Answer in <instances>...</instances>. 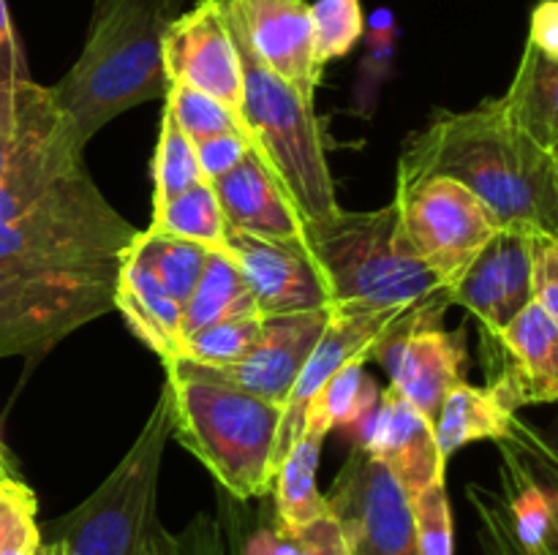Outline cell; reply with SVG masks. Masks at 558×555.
I'll return each mask as SVG.
<instances>
[{"label":"cell","instance_id":"33","mask_svg":"<svg viewBox=\"0 0 558 555\" xmlns=\"http://www.w3.org/2000/svg\"><path fill=\"white\" fill-rule=\"evenodd\" d=\"M316 63L325 69L330 60L343 58L365 36V16L360 0H316L311 3Z\"/></svg>","mask_w":558,"mask_h":555},{"label":"cell","instance_id":"20","mask_svg":"<svg viewBox=\"0 0 558 555\" xmlns=\"http://www.w3.org/2000/svg\"><path fill=\"white\" fill-rule=\"evenodd\" d=\"M227 229L267 239V243L305 248V226L270 169L254 150L227 174L213 180Z\"/></svg>","mask_w":558,"mask_h":555},{"label":"cell","instance_id":"41","mask_svg":"<svg viewBox=\"0 0 558 555\" xmlns=\"http://www.w3.org/2000/svg\"><path fill=\"white\" fill-rule=\"evenodd\" d=\"M534 49H539L548 58L558 60V3L556 0H543L532 11V30L529 41Z\"/></svg>","mask_w":558,"mask_h":555},{"label":"cell","instance_id":"16","mask_svg":"<svg viewBox=\"0 0 558 555\" xmlns=\"http://www.w3.org/2000/svg\"><path fill=\"white\" fill-rule=\"evenodd\" d=\"M227 254L243 272L259 316H287L330 308V288L308 248L267 243L227 229Z\"/></svg>","mask_w":558,"mask_h":555},{"label":"cell","instance_id":"11","mask_svg":"<svg viewBox=\"0 0 558 555\" xmlns=\"http://www.w3.org/2000/svg\"><path fill=\"white\" fill-rule=\"evenodd\" d=\"M423 310V308H420ZM412 310L407 308H354V305H332L330 321L300 368L287 400L281 403V422L276 433V466L294 439L300 435L311 400L325 390L327 381L354 362H368L376 343L385 337L392 324Z\"/></svg>","mask_w":558,"mask_h":555},{"label":"cell","instance_id":"2","mask_svg":"<svg viewBox=\"0 0 558 555\" xmlns=\"http://www.w3.org/2000/svg\"><path fill=\"white\" fill-rule=\"evenodd\" d=\"M441 174L488 205L501 229L558 237V152L523 134L499 98L469 112H436L403 145L398 183Z\"/></svg>","mask_w":558,"mask_h":555},{"label":"cell","instance_id":"36","mask_svg":"<svg viewBox=\"0 0 558 555\" xmlns=\"http://www.w3.org/2000/svg\"><path fill=\"white\" fill-rule=\"evenodd\" d=\"M469 504L474 506L480 517V550L483 555H534L518 542L515 531L510 526V517H507L505 501L499 493L488 490L485 484H469L466 488Z\"/></svg>","mask_w":558,"mask_h":555},{"label":"cell","instance_id":"7","mask_svg":"<svg viewBox=\"0 0 558 555\" xmlns=\"http://www.w3.org/2000/svg\"><path fill=\"white\" fill-rule=\"evenodd\" d=\"M167 395H158L131 449L76 509L49 522L47 536L63 555H145L156 528L158 477L169 439Z\"/></svg>","mask_w":558,"mask_h":555},{"label":"cell","instance_id":"3","mask_svg":"<svg viewBox=\"0 0 558 555\" xmlns=\"http://www.w3.org/2000/svg\"><path fill=\"white\" fill-rule=\"evenodd\" d=\"M183 0H96L85 47L58 85L47 87L54 145L82 158L87 141L129 109L163 98V36Z\"/></svg>","mask_w":558,"mask_h":555},{"label":"cell","instance_id":"34","mask_svg":"<svg viewBox=\"0 0 558 555\" xmlns=\"http://www.w3.org/2000/svg\"><path fill=\"white\" fill-rule=\"evenodd\" d=\"M414 517V539L417 555H456V533H452V509L447 498L445 479L428 484L409 498Z\"/></svg>","mask_w":558,"mask_h":555},{"label":"cell","instance_id":"28","mask_svg":"<svg viewBox=\"0 0 558 555\" xmlns=\"http://www.w3.org/2000/svg\"><path fill=\"white\" fill-rule=\"evenodd\" d=\"M129 256H134L140 264H145L153 272V278L180 305H185L191 292H194L196 281H199L202 270H205L210 250L150 226L147 232H136L134 243L129 245Z\"/></svg>","mask_w":558,"mask_h":555},{"label":"cell","instance_id":"4","mask_svg":"<svg viewBox=\"0 0 558 555\" xmlns=\"http://www.w3.org/2000/svg\"><path fill=\"white\" fill-rule=\"evenodd\" d=\"M169 435L221 482L232 498H265L276 473V433L281 406L189 370L163 362Z\"/></svg>","mask_w":558,"mask_h":555},{"label":"cell","instance_id":"38","mask_svg":"<svg viewBox=\"0 0 558 555\" xmlns=\"http://www.w3.org/2000/svg\"><path fill=\"white\" fill-rule=\"evenodd\" d=\"M294 555H349L347 533L332 511L316 517L314 522L292 533Z\"/></svg>","mask_w":558,"mask_h":555},{"label":"cell","instance_id":"15","mask_svg":"<svg viewBox=\"0 0 558 555\" xmlns=\"http://www.w3.org/2000/svg\"><path fill=\"white\" fill-rule=\"evenodd\" d=\"M532 234L515 229L496 232L450 288V303L477 319L483 341H494L532 303Z\"/></svg>","mask_w":558,"mask_h":555},{"label":"cell","instance_id":"37","mask_svg":"<svg viewBox=\"0 0 558 555\" xmlns=\"http://www.w3.org/2000/svg\"><path fill=\"white\" fill-rule=\"evenodd\" d=\"M529 250H532V303L558 319V237L534 232Z\"/></svg>","mask_w":558,"mask_h":555},{"label":"cell","instance_id":"22","mask_svg":"<svg viewBox=\"0 0 558 555\" xmlns=\"http://www.w3.org/2000/svg\"><path fill=\"white\" fill-rule=\"evenodd\" d=\"M114 310H120L129 330L145 343L161 362L178 359L183 351V305L153 278L145 264L125 250L114 286Z\"/></svg>","mask_w":558,"mask_h":555},{"label":"cell","instance_id":"17","mask_svg":"<svg viewBox=\"0 0 558 555\" xmlns=\"http://www.w3.org/2000/svg\"><path fill=\"white\" fill-rule=\"evenodd\" d=\"M485 362L496 365V384L515 408L556 403L558 397V319L529 303L494 341H483Z\"/></svg>","mask_w":558,"mask_h":555},{"label":"cell","instance_id":"12","mask_svg":"<svg viewBox=\"0 0 558 555\" xmlns=\"http://www.w3.org/2000/svg\"><path fill=\"white\" fill-rule=\"evenodd\" d=\"M163 71L169 85L194 87L240 118L243 71L221 0H196L174 16L163 36Z\"/></svg>","mask_w":558,"mask_h":555},{"label":"cell","instance_id":"42","mask_svg":"<svg viewBox=\"0 0 558 555\" xmlns=\"http://www.w3.org/2000/svg\"><path fill=\"white\" fill-rule=\"evenodd\" d=\"M27 511L38 515L36 493L20 479H0V522L16 515H27Z\"/></svg>","mask_w":558,"mask_h":555},{"label":"cell","instance_id":"35","mask_svg":"<svg viewBox=\"0 0 558 555\" xmlns=\"http://www.w3.org/2000/svg\"><path fill=\"white\" fill-rule=\"evenodd\" d=\"M20 44L11 27L5 0H0V134H14L20 123V98L27 85Z\"/></svg>","mask_w":558,"mask_h":555},{"label":"cell","instance_id":"43","mask_svg":"<svg viewBox=\"0 0 558 555\" xmlns=\"http://www.w3.org/2000/svg\"><path fill=\"white\" fill-rule=\"evenodd\" d=\"M0 479H16V468L3 444H0Z\"/></svg>","mask_w":558,"mask_h":555},{"label":"cell","instance_id":"32","mask_svg":"<svg viewBox=\"0 0 558 555\" xmlns=\"http://www.w3.org/2000/svg\"><path fill=\"white\" fill-rule=\"evenodd\" d=\"M167 103L163 107L172 112L174 123L183 128V134L189 136L191 141H205L210 136H221V134H240L245 141L243 128V120L227 109L223 103H218L216 98L205 96V92L194 90V87H185V85H169L167 90Z\"/></svg>","mask_w":558,"mask_h":555},{"label":"cell","instance_id":"31","mask_svg":"<svg viewBox=\"0 0 558 555\" xmlns=\"http://www.w3.org/2000/svg\"><path fill=\"white\" fill-rule=\"evenodd\" d=\"M259 332L262 316L216 321V324L185 337L178 359L194 362L199 368H223V365L240 362L259 341Z\"/></svg>","mask_w":558,"mask_h":555},{"label":"cell","instance_id":"10","mask_svg":"<svg viewBox=\"0 0 558 555\" xmlns=\"http://www.w3.org/2000/svg\"><path fill=\"white\" fill-rule=\"evenodd\" d=\"M325 498L347 533L349 555H417L407 493L363 446H354Z\"/></svg>","mask_w":558,"mask_h":555},{"label":"cell","instance_id":"18","mask_svg":"<svg viewBox=\"0 0 558 555\" xmlns=\"http://www.w3.org/2000/svg\"><path fill=\"white\" fill-rule=\"evenodd\" d=\"M354 446H363L374 460H379L396 477L407 498L445 479L447 457L436 444L434 422L392 386L379 392L374 414L360 430Z\"/></svg>","mask_w":558,"mask_h":555},{"label":"cell","instance_id":"27","mask_svg":"<svg viewBox=\"0 0 558 555\" xmlns=\"http://www.w3.org/2000/svg\"><path fill=\"white\" fill-rule=\"evenodd\" d=\"M150 226L202 245L213 254H227V221L210 180H199L163 207H156Z\"/></svg>","mask_w":558,"mask_h":555},{"label":"cell","instance_id":"29","mask_svg":"<svg viewBox=\"0 0 558 555\" xmlns=\"http://www.w3.org/2000/svg\"><path fill=\"white\" fill-rule=\"evenodd\" d=\"M376 397H379V392L365 375L363 362H354L327 381L325 390L311 400L308 411L319 414L330 424V430H347L357 439L360 430L374 414Z\"/></svg>","mask_w":558,"mask_h":555},{"label":"cell","instance_id":"44","mask_svg":"<svg viewBox=\"0 0 558 555\" xmlns=\"http://www.w3.org/2000/svg\"><path fill=\"white\" fill-rule=\"evenodd\" d=\"M49 542H54V539H49ZM54 555H63V547H60V542H54Z\"/></svg>","mask_w":558,"mask_h":555},{"label":"cell","instance_id":"1","mask_svg":"<svg viewBox=\"0 0 558 555\" xmlns=\"http://www.w3.org/2000/svg\"><path fill=\"white\" fill-rule=\"evenodd\" d=\"M136 229L96 188L85 161L0 221V359L31 357L114 310Z\"/></svg>","mask_w":558,"mask_h":555},{"label":"cell","instance_id":"25","mask_svg":"<svg viewBox=\"0 0 558 555\" xmlns=\"http://www.w3.org/2000/svg\"><path fill=\"white\" fill-rule=\"evenodd\" d=\"M499 103L523 134L558 152V60L526 44L515 79Z\"/></svg>","mask_w":558,"mask_h":555},{"label":"cell","instance_id":"6","mask_svg":"<svg viewBox=\"0 0 558 555\" xmlns=\"http://www.w3.org/2000/svg\"><path fill=\"white\" fill-rule=\"evenodd\" d=\"M221 5L243 71L240 120L248 147L278 180L303 226L327 221L341 207L336 201V183L327 166L314 103L305 101L289 82L262 63L229 0H221Z\"/></svg>","mask_w":558,"mask_h":555},{"label":"cell","instance_id":"19","mask_svg":"<svg viewBox=\"0 0 558 555\" xmlns=\"http://www.w3.org/2000/svg\"><path fill=\"white\" fill-rule=\"evenodd\" d=\"M229 5L262 63L314 103L322 65L316 63L308 0H229Z\"/></svg>","mask_w":558,"mask_h":555},{"label":"cell","instance_id":"21","mask_svg":"<svg viewBox=\"0 0 558 555\" xmlns=\"http://www.w3.org/2000/svg\"><path fill=\"white\" fill-rule=\"evenodd\" d=\"M434 433L439 452L447 460L461 446L488 439L499 444H515L526 452L534 446L539 449V439L526 433L518 419V408L496 384L472 386L463 381L456 390H450L434 419Z\"/></svg>","mask_w":558,"mask_h":555},{"label":"cell","instance_id":"40","mask_svg":"<svg viewBox=\"0 0 558 555\" xmlns=\"http://www.w3.org/2000/svg\"><path fill=\"white\" fill-rule=\"evenodd\" d=\"M41 542V528L36 522V511L16 515L0 522V555H16L33 550Z\"/></svg>","mask_w":558,"mask_h":555},{"label":"cell","instance_id":"5","mask_svg":"<svg viewBox=\"0 0 558 555\" xmlns=\"http://www.w3.org/2000/svg\"><path fill=\"white\" fill-rule=\"evenodd\" d=\"M305 248L325 275L332 305L354 308H452L445 283L414 256L396 205L338 210L305 226Z\"/></svg>","mask_w":558,"mask_h":555},{"label":"cell","instance_id":"13","mask_svg":"<svg viewBox=\"0 0 558 555\" xmlns=\"http://www.w3.org/2000/svg\"><path fill=\"white\" fill-rule=\"evenodd\" d=\"M330 313L332 305L330 308L303 310V313L262 316V332L254 348L240 362L223 365V368H199V365L185 362V359H178V362L194 373L210 375V379L281 406L292 390L294 379H298L300 368L325 332Z\"/></svg>","mask_w":558,"mask_h":555},{"label":"cell","instance_id":"8","mask_svg":"<svg viewBox=\"0 0 558 555\" xmlns=\"http://www.w3.org/2000/svg\"><path fill=\"white\" fill-rule=\"evenodd\" d=\"M392 205L414 256L445 283L447 292L494 234L501 232L477 194L441 174L398 183Z\"/></svg>","mask_w":558,"mask_h":555},{"label":"cell","instance_id":"23","mask_svg":"<svg viewBox=\"0 0 558 555\" xmlns=\"http://www.w3.org/2000/svg\"><path fill=\"white\" fill-rule=\"evenodd\" d=\"M501 501L518 542L534 555H558V495L543 482L526 449L501 444Z\"/></svg>","mask_w":558,"mask_h":555},{"label":"cell","instance_id":"9","mask_svg":"<svg viewBox=\"0 0 558 555\" xmlns=\"http://www.w3.org/2000/svg\"><path fill=\"white\" fill-rule=\"evenodd\" d=\"M447 310L423 308L385 332L371 359L385 368L390 386L434 422L441 403L466 375V330H445Z\"/></svg>","mask_w":558,"mask_h":555},{"label":"cell","instance_id":"24","mask_svg":"<svg viewBox=\"0 0 558 555\" xmlns=\"http://www.w3.org/2000/svg\"><path fill=\"white\" fill-rule=\"evenodd\" d=\"M330 424L316 411H305V422L287 455L278 460L272 473V490L276 495V520L283 531L294 533L303 526L314 522L316 517L327 515V498L316 488V471H319L322 446L330 435Z\"/></svg>","mask_w":558,"mask_h":555},{"label":"cell","instance_id":"30","mask_svg":"<svg viewBox=\"0 0 558 555\" xmlns=\"http://www.w3.org/2000/svg\"><path fill=\"white\" fill-rule=\"evenodd\" d=\"M199 180L205 177L199 172L194 141L183 134V128L174 123L172 112L163 107L156 156H153V210L163 207Z\"/></svg>","mask_w":558,"mask_h":555},{"label":"cell","instance_id":"14","mask_svg":"<svg viewBox=\"0 0 558 555\" xmlns=\"http://www.w3.org/2000/svg\"><path fill=\"white\" fill-rule=\"evenodd\" d=\"M82 163L54 145V112L47 87L27 79L14 134H0V221L25 210L60 174Z\"/></svg>","mask_w":558,"mask_h":555},{"label":"cell","instance_id":"26","mask_svg":"<svg viewBox=\"0 0 558 555\" xmlns=\"http://www.w3.org/2000/svg\"><path fill=\"white\" fill-rule=\"evenodd\" d=\"M245 316L259 313H256L254 294H251L243 272L229 259V254L210 250L199 281H196L189 303L183 305V341L216 321L245 319Z\"/></svg>","mask_w":558,"mask_h":555},{"label":"cell","instance_id":"39","mask_svg":"<svg viewBox=\"0 0 558 555\" xmlns=\"http://www.w3.org/2000/svg\"><path fill=\"white\" fill-rule=\"evenodd\" d=\"M196 161H199V172L205 180H216L227 174L229 169L238 166L243 161L245 152L251 150L248 141L240 134H221L210 136L205 141H196Z\"/></svg>","mask_w":558,"mask_h":555}]
</instances>
